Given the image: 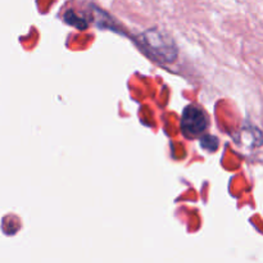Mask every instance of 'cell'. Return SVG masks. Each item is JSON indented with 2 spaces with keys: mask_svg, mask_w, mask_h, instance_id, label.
I'll use <instances>...</instances> for the list:
<instances>
[{
  "mask_svg": "<svg viewBox=\"0 0 263 263\" xmlns=\"http://www.w3.org/2000/svg\"><path fill=\"white\" fill-rule=\"evenodd\" d=\"M139 43L144 50L162 63L172 62L177 55V49L171 37L158 30H148L139 36Z\"/></svg>",
  "mask_w": 263,
  "mask_h": 263,
  "instance_id": "obj_1",
  "label": "cell"
},
{
  "mask_svg": "<svg viewBox=\"0 0 263 263\" xmlns=\"http://www.w3.org/2000/svg\"><path fill=\"white\" fill-rule=\"evenodd\" d=\"M208 127V118L200 108L189 105L185 108L181 118V130L187 138H197Z\"/></svg>",
  "mask_w": 263,
  "mask_h": 263,
  "instance_id": "obj_2",
  "label": "cell"
},
{
  "mask_svg": "<svg viewBox=\"0 0 263 263\" xmlns=\"http://www.w3.org/2000/svg\"><path fill=\"white\" fill-rule=\"evenodd\" d=\"M64 21L77 28H85L87 26V21L84 17H80L79 14H76L72 9L67 10L66 14H64Z\"/></svg>",
  "mask_w": 263,
  "mask_h": 263,
  "instance_id": "obj_3",
  "label": "cell"
}]
</instances>
